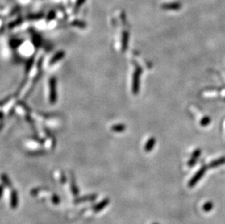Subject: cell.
Wrapping results in <instances>:
<instances>
[{"label":"cell","mask_w":225,"mask_h":224,"mask_svg":"<svg viewBox=\"0 0 225 224\" xmlns=\"http://www.w3.org/2000/svg\"><path fill=\"white\" fill-rule=\"evenodd\" d=\"M206 170H207V167L206 166H202L201 168H200V169L195 174H194V176L192 177V178L190 179V180L189 181V183H188V186H189V187H190V188H192L194 185L197 184V183H198V181H199L200 179H201L202 177H203L204 174L206 173Z\"/></svg>","instance_id":"1"},{"label":"cell","mask_w":225,"mask_h":224,"mask_svg":"<svg viewBox=\"0 0 225 224\" xmlns=\"http://www.w3.org/2000/svg\"><path fill=\"white\" fill-rule=\"evenodd\" d=\"M97 197H98V194H96V193L88 194L85 195V196L77 197V198L74 199V201H73V203L80 204L82 202H85V201H93L96 200Z\"/></svg>","instance_id":"2"},{"label":"cell","mask_w":225,"mask_h":224,"mask_svg":"<svg viewBox=\"0 0 225 224\" xmlns=\"http://www.w3.org/2000/svg\"><path fill=\"white\" fill-rule=\"evenodd\" d=\"M109 203H110V199L109 198H105L103 200H101L100 202H98L96 205H95L94 206H93V211L95 212V213H99V212L102 211L103 209L106 208L109 205Z\"/></svg>","instance_id":"3"},{"label":"cell","mask_w":225,"mask_h":224,"mask_svg":"<svg viewBox=\"0 0 225 224\" xmlns=\"http://www.w3.org/2000/svg\"><path fill=\"white\" fill-rule=\"evenodd\" d=\"M18 202H19V199H18V191L15 189H13L11 190L10 192V207L12 209H15L18 207Z\"/></svg>","instance_id":"4"},{"label":"cell","mask_w":225,"mask_h":224,"mask_svg":"<svg viewBox=\"0 0 225 224\" xmlns=\"http://www.w3.org/2000/svg\"><path fill=\"white\" fill-rule=\"evenodd\" d=\"M70 187L71 191H72L73 196L77 197L79 195V193H80V190H79L77 185L76 179H75V177L73 174L71 175L70 176Z\"/></svg>","instance_id":"5"},{"label":"cell","mask_w":225,"mask_h":224,"mask_svg":"<svg viewBox=\"0 0 225 224\" xmlns=\"http://www.w3.org/2000/svg\"><path fill=\"white\" fill-rule=\"evenodd\" d=\"M141 73V70L140 68H138L135 71L134 77H133V89L135 93H137L139 91V79L140 74Z\"/></svg>","instance_id":"6"},{"label":"cell","mask_w":225,"mask_h":224,"mask_svg":"<svg viewBox=\"0 0 225 224\" xmlns=\"http://www.w3.org/2000/svg\"><path fill=\"white\" fill-rule=\"evenodd\" d=\"M200 154H201V150L200 149H197L194 151L193 154H192V157L190 158L189 162H188V166L193 167L194 164H195L197 160H198V158H199Z\"/></svg>","instance_id":"7"},{"label":"cell","mask_w":225,"mask_h":224,"mask_svg":"<svg viewBox=\"0 0 225 224\" xmlns=\"http://www.w3.org/2000/svg\"><path fill=\"white\" fill-rule=\"evenodd\" d=\"M0 178H1L2 182L3 185H5V186H7V188L11 189L13 187V183H12V181L9 178V177L7 176V174H5V173H2V174L0 176Z\"/></svg>","instance_id":"8"},{"label":"cell","mask_w":225,"mask_h":224,"mask_svg":"<svg viewBox=\"0 0 225 224\" xmlns=\"http://www.w3.org/2000/svg\"><path fill=\"white\" fill-rule=\"evenodd\" d=\"M225 164V157H221L218 160H216L214 161H213L208 164V168H217L219 166L223 165V164Z\"/></svg>","instance_id":"9"},{"label":"cell","mask_w":225,"mask_h":224,"mask_svg":"<svg viewBox=\"0 0 225 224\" xmlns=\"http://www.w3.org/2000/svg\"><path fill=\"white\" fill-rule=\"evenodd\" d=\"M155 139L154 138H150V139L148 140L147 143H146L144 149L147 152H149L150 151H152L153 149L154 146H155Z\"/></svg>","instance_id":"10"},{"label":"cell","mask_w":225,"mask_h":224,"mask_svg":"<svg viewBox=\"0 0 225 224\" xmlns=\"http://www.w3.org/2000/svg\"><path fill=\"white\" fill-rule=\"evenodd\" d=\"M42 191H49V189L47 188V187H37V188H34L30 191V193H31L32 197H35Z\"/></svg>","instance_id":"11"},{"label":"cell","mask_w":225,"mask_h":224,"mask_svg":"<svg viewBox=\"0 0 225 224\" xmlns=\"http://www.w3.org/2000/svg\"><path fill=\"white\" fill-rule=\"evenodd\" d=\"M214 207V204L211 201H207L206 203L204 204V205L202 206V209L205 212H210Z\"/></svg>","instance_id":"12"},{"label":"cell","mask_w":225,"mask_h":224,"mask_svg":"<svg viewBox=\"0 0 225 224\" xmlns=\"http://www.w3.org/2000/svg\"><path fill=\"white\" fill-rule=\"evenodd\" d=\"M51 201L55 205H58L60 203V198L58 194H56V193H53L51 197Z\"/></svg>","instance_id":"13"},{"label":"cell","mask_w":225,"mask_h":224,"mask_svg":"<svg viewBox=\"0 0 225 224\" xmlns=\"http://www.w3.org/2000/svg\"><path fill=\"white\" fill-rule=\"evenodd\" d=\"M210 118L208 117H206L201 120V122H200V125H201L202 126H206L210 123Z\"/></svg>","instance_id":"14"},{"label":"cell","mask_w":225,"mask_h":224,"mask_svg":"<svg viewBox=\"0 0 225 224\" xmlns=\"http://www.w3.org/2000/svg\"><path fill=\"white\" fill-rule=\"evenodd\" d=\"M60 183H61L62 184H65V183H66L67 178H66V175H65V173L64 172H61V174H60Z\"/></svg>","instance_id":"15"},{"label":"cell","mask_w":225,"mask_h":224,"mask_svg":"<svg viewBox=\"0 0 225 224\" xmlns=\"http://www.w3.org/2000/svg\"><path fill=\"white\" fill-rule=\"evenodd\" d=\"M4 189H5L4 185L3 184H0V199L2 198V195H3Z\"/></svg>","instance_id":"16"},{"label":"cell","mask_w":225,"mask_h":224,"mask_svg":"<svg viewBox=\"0 0 225 224\" xmlns=\"http://www.w3.org/2000/svg\"><path fill=\"white\" fill-rule=\"evenodd\" d=\"M153 224H158V223H153Z\"/></svg>","instance_id":"17"}]
</instances>
